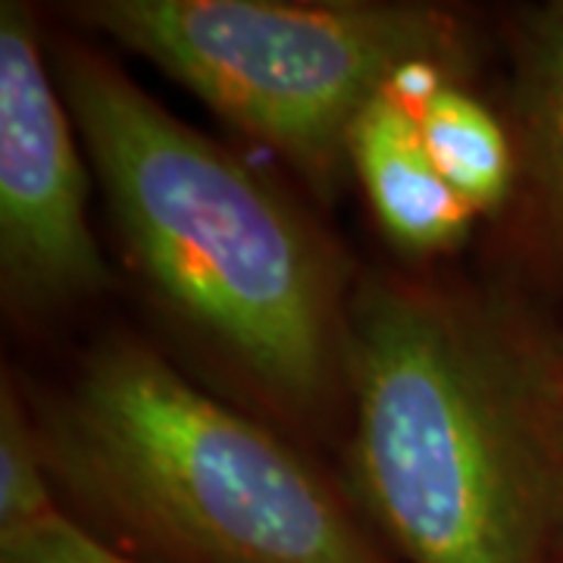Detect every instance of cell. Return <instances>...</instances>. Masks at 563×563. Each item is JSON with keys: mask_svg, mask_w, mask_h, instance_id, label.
Masks as SVG:
<instances>
[{"mask_svg": "<svg viewBox=\"0 0 563 563\" xmlns=\"http://www.w3.org/2000/svg\"><path fill=\"white\" fill-rule=\"evenodd\" d=\"M63 101L141 273L285 407H313L339 351V269L301 210L176 120L103 54L57 47Z\"/></svg>", "mask_w": 563, "mask_h": 563, "instance_id": "2", "label": "cell"}, {"mask_svg": "<svg viewBox=\"0 0 563 563\" xmlns=\"http://www.w3.org/2000/svg\"><path fill=\"white\" fill-rule=\"evenodd\" d=\"M351 466L410 563H551L563 539L561 376L485 310L366 285L347 322Z\"/></svg>", "mask_w": 563, "mask_h": 563, "instance_id": "1", "label": "cell"}, {"mask_svg": "<svg viewBox=\"0 0 563 563\" xmlns=\"http://www.w3.org/2000/svg\"><path fill=\"white\" fill-rule=\"evenodd\" d=\"M35 432L51 485L141 563H385L279 435L135 339L98 344Z\"/></svg>", "mask_w": 563, "mask_h": 563, "instance_id": "3", "label": "cell"}, {"mask_svg": "<svg viewBox=\"0 0 563 563\" xmlns=\"http://www.w3.org/2000/svg\"><path fill=\"white\" fill-rule=\"evenodd\" d=\"M69 13L317 185L335 179L361 113L404 69L448 76L470 60L463 22L429 3L88 0Z\"/></svg>", "mask_w": 563, "mask_h": 563, "instance_id": "4", "label": "cell"}, {"mask_svg": "<svg viewBox=\"0 0 563 563\" xmlns=\"http://www.w3.org/2000/svg\"><path fill=\"white\" fill-rule=\"evenodd\" d=\"M60 510L41 457L38 432L20 398L3 385L0 398V532L38 523Z\"/></svg>", "mask_w": 563, "mask_h": 563, "instance_id": "9", "label": "cell"}, {"mask_svg": "<svg viewBox=\"0 0 563 563\" xmlns=\"http://www.w3.org/2000/svg\"><path fill=\"white\" fill-rule=\"evenodd\" d=\"M517 163L563 242V3L532 20L517 73Z\"/></svg>", "mask_w": 563, "mask_h": 563, "instance_id": "7", "label": "cell"}, {"mask_svg": "<svg viewBox=\"0 0 563 563\" xmlns=\"http://www.w3.org/2000/svg\"><path fill=\"white\" fill-rule=\"evenodd\" d=\"M561 429H563V376H561Z\"/></svg>", "mask_w": 563, "mask_h": 563, "instance_id": "11", "label": "cell"}, {"mask_svg": "<svg viewBox=\"0 0 563 563\" xmlns=\"http://www.w3.org/2000/svg\"><path fill=\"white\" fill-rule=\"evenodd\" d=\"M69 110L22 3L0 7V282L10 310L51 313L110 282L88 225Z\"/></svg>", "mask_w": 563, "mask_h": 563, "instance_id": "5", "label": "cell"}, {"mask_svg": "<svg viewBox=\"0 0 563 563\" xmlns=\"http://www.w3.org/2000/svg\"><path fill=\"white\" fill-rule=\"evenodd\" d=\"M347 161L366 201L391 242L410 254H435L461 244L473 210L432 163L417 113L395 98H376L347 141Z\"/></svg>", "mask_w": 563, "mask_h": 563, "instance_id": "6", "label": "cell"}, {"mask_svg": "<svg viewBox=\"0 0 563 563\" xmlns=\"http://www.w3.org/2000/svg\"><path fill=\"white\" fill-rule=\"evenodd\" d=\"M426 151L473 213L498 210L520 169L517 151L483 103L444 81L420 110Z\"/></svg>", "mask_w": 563, "mask_h": 563, "instance_id": "8", "label": "cell"}, {"mask_svg": "<svg viewBox=\"0 0 563 563\" xmlns=\"http://www.w3.org/2000/svg\"><path fill=\"white\" fill-rule=\"evenodd\" d=\"M0 563H141L54 510L38 523L0 532Z\"/></svg>", "mask_w": 563, "mask_h": 563, "instance_id": "10", "label": "cell"}]
</instances>
